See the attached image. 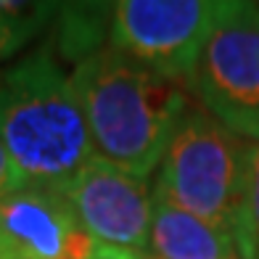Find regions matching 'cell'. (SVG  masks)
I'll use <instances>...</instances> for the list:
<instances>
[{
	"instance_id": "cell-1",
	"label": "cell",
	"mask_w": 259,
	"mask_h": 259,
	"mask_svg": "<svg viewBox=\"0 0 259 259\" xmlns=\"http://www.w3.org/2000/svg\"><path fill=\"white\" fill-rule=\"evenodd\" d=\"M0 146L21 188L64 191L96 156L72 74L40 48L0 74Z\"/></svg>"
},
{
	"instance_id": "cell-2",
	"label": "cell",
	"mask_w": 259,
	"mask_h": 259,
	"mask_svg": "<svg viewBox=\"0 0 259 259\" xmlns=\"http://www.w3.org/2000/svg\"><path fill=\"white\" fill-rule=\"evenodd\" d=\"M96 156L146 180L161 164L191 93L148 72L111 45L72 69Z\"/></svg>"
},
{
	"instance_id": "cell-3",
	"label": "cell",
	"mask_w": 259,
	"mask_h": 259,
	"mask_svg": "<svg viewBox=\"0 0 259 259\" xmlns=\"http://www.w3.org/2000/svg\"><path fill=\"white\" fill-rule=\"evenodd\" d=\"M251 148V140L230 133L191 96L161 156L154 191L233 235L241 217Z\"/></svg>"
},
{
	"instance_id": "cell-4",
	"label": "cell",
	"mask_w": 259,
	"mask_h": 259,
	"mask_svg": "<svg viewBox=\"0 0 259 259\" xmlns=\"http://www.w3.org/2000/svg\"><path fill=\"white\" fill-rule=\"evenodd\" d=\"M188 93L230 133L259 140V3L220 0Z\"/></svg>"
},
{
	"instance_id": "cell-5",
	"label": "cell",
	"mask_w": 259,
	"mask_h": 259,
	"mask_svg": "<svg viewBox=\"0 0 259 259\" xmlns=\"http://www.w3.org/2000/svg\"><path fill=\"white\" fill-rule=\"evenodd\" d=\"M220 0H122L114 3L109 45L180 88L191 85Z\"/></svg>"
},
{
	"instance_id": "cell-6",
	"label": "cell",
	"mask_w": 259,
	"mask_h": 259,
	"mask_svg": "<svg viewBox=\"0 0 259 259\" xmlns=\"http://www.w3.org/2000/svg\"><path fill=\"white\" fill-rule=\"evenodd\" d=\"M61 193L90 241V259H151L146 180L93 156Z\"/></svg>"
},
{
	"instance_id": "cell-7",
	"label": "cell",
	"mask_w": 259,
	"mask_h": 259,
	"mask_svg": "<svg viewBox=\"0 0 259 259\" xmlns=\"http://www.w3.org/2000/svg\"><path fill=\"white\" fill-rule=\"evenodd\" d=\"M0 259H90V241L61 191L24 185L0 198Z\"/></svg>"
},
{
	"instance_id": "cell-8",
	"label": "cell",
	"mask_w": 259,
	"mask_h": 259,
	"mask_svg": "<svg viewBox=\"0 0 259 259\" xmlns=\"http://www.w3.org/2000/svg\"><path fill=\"white\" fill-rule=\"evenodd\" d=\"M154 259H241L233 235L151 191Z\"/></svg>"
},
{
	"instance_id": "cell-9",
	"label": "cell",
	"mask_w": 259,
	"mask_h": 259,
	"mask_svg": "<svg viewBox=\"0 0 259 259\" xmlns=\"http://www.w3.org/2000/svg\"><path fill=\"white\" fill-rule=\"evenodd\" d=\"M114 3H61L53 21V45L69 64H79L88 56L106 48L111 34Z\"/></svg>"
},
{
	"instance_id": "cell-10",
	"label": "cell",
	"mask_w": 259,
	"mask_h": 259,
	"mask_svg": "<svg viewBox=\"0 0 259 259\" xmlns=\"http://www.w3.org/2000/svg\"><path fill=\"white\" fill-rule=\"evenodd\" d=\"M53 0H0V61L14 58L58 16Z\"/></svg>"
},
{
	"instance_id": "cell-11",
	"label": "cell",
	"mask_w": 259,
	"mask_h": 259,
	"mask_svg": "<svg viewBox=\"0 0 259 259\" xmlns=\"http://www.w3.org/2000/svg\"><path fill=\"white\" fill-rule=\"evenodd\" d=\"M233 238H235V246L241 251V259H259V140L251 148L241 217H238Z\"/></svg>"
},
{
	"instance_id": "cell-12",
	"label": "cell",
	"mask_w": 259,
	"mask_h": 259,
	"mask_svg": "<svg viewBox=\"0 0 259 259\" xmlns=\"http://www.w3.org/2000/svg\"><path fill=\"white\" fill-rule=\"evenodd\" d=\"M16 188H21V180L14 169V164H11L6 148L0 146V198H6L8 193H14Z\"/></svg>"
},
{
	"instance_id": "cell-13",
	"label": "cell",
	"mask_w": 259,
	"mask_h": 259,
	"mask_svg": "<svg viewBox=\"0 0 259 259\" xmlns=\"http://www.w3.org/2000/svg\"><path fill=\"white\" fill-rule=\"evenodd\" d=\"M151 259H154V256H151Z\"/></svg>"
}]
</instances>
